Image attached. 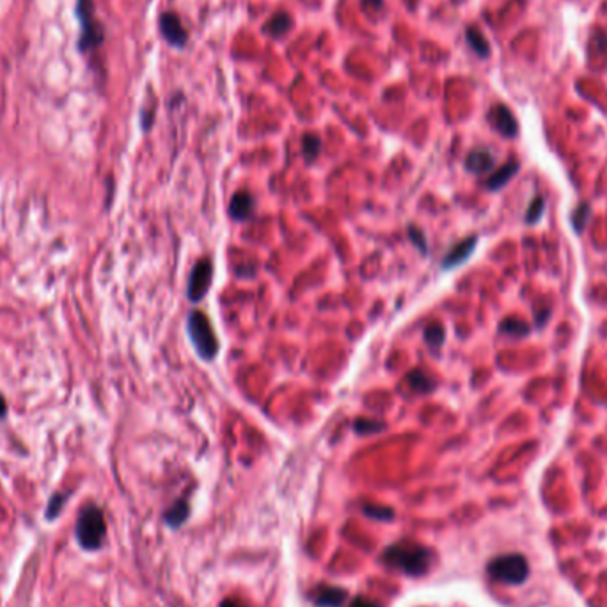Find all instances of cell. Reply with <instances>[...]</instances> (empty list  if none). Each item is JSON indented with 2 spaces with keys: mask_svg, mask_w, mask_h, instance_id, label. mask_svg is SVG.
<instances>
[{
  "mask_svg": "<svg viewBox=\"0 0 607 607\" xmlns=\"http://www.w3.org/2000/svg\"><path fill=\"white\" fill-rule=\"evenodd\" d=\"M350 607H380L377 602H373V600H368L363 599V596H359V599L353 600L352 603H350Z\"/></svg>",
  "mask_w": 607,
  "mask_h": 607,
  "instance_id": "cell-28",
  "label": "cell"
},
{
  "mask_svg": "<svg viewBox=\"0 0 607 607\" xmlns=\"http://www.w3.org/2000/svg\"><path fill=\"white\" fill-rule=\"evenodd\" d=\"M75 538L84 550H100L107 538V522L98 504L87 503L80 508L75 521Z\"/></svg>",
  "mask_w": 607,
  "mask_h": 607,
  "instance_id": "cell-3",
  "label": "cell"
},
{
  "mask_svg": "<svg viewBox=\"0 0 607 607\" xmlns=\"http://www.w3.org/2000/svg\"><path fill=\"white\" fill-rule=\"evenodd\" d=\"M159 29L167 45L174 48H183L188 41V33L185 30L181 18L173 11L162 13L159 18Z\"/></svg>",
  "mask_w": 607,
  "mask_h": 607,
  "instance_id": "cell-7",
  "label": "cell"
},
{
  "mask_svg": "<svg viewBox=\"0 0 607 607\" xmlns=\"http://www.w3.org/2000/svg\"><path fill=\"white\" fill-rule=\"evenodd\" d=\"M494 164H496V159H494L492 151L482 147V149H472L469 153L465 159V169L471 174H485L492 169Z\"/></svg>",
  "mask_w": 607,
  "mask_h": 607,
  "instance_id": "cell-10",
  "label": "cell"
},
{
  "mask_svg": "<svg viewBox=\"0 0 607 607\" xmlns=\"http://www.w3.org/2000/svg\"><path fill=\"white\" fill-rule=\"evenodd\" d=\"M407 382H409L410 387L416 392H419V395H428V392H431L435 389V382L421 370L410 371L409 377H407Z\"/></svg>",
  "mask_w": 607,
  "mask_h": 607,
  "instance_id": "cell-15",
  "label": "cell"
},
{
  "mask_svg": "<svg viewBox=\"0 0 607 607\" xmlns=\"http://www.w3.org/2000/svg\"><path fill=\"white\" fill-rule=\"evenodd\" d=\"M387 424L384 421L378 419H368V417H361L353 423V431L357 435H373V433H382L385 430Z\"/></svg>",
  "mask_w": 607,
  "mask_h": 607,
  "instance_id": "cell-18",
  "label": "cell"
},
{
  "mask_svg": "<svg viewBox=\"0 0 607 607\" xmlns=\"http://www.w3.org/2000/svg\"><path fill=\"white\" fill-rule=\"evenodd\" d=\"M291 29V18L286 13H279V15H273L268 22L263 25V33L266 36L273 38V40H279L283 38L288 30Z\"/></svg>",
  "mask_w": 607,
  "mask_h": 607,
  "instance_id": "cell-14",
  "label": "cell"
},
{
  "mask_svg": "<svg viewBox=\"0 0 607 607\" xmlns=\"http://www.w3.org/2000/svg\"><path fill=\"white\" fill-rule=\"evenodd\" d=\"M188 339L192 346L198 352V356L205 361H213L219 353V339H217L215 331L210 324L208 317L201 311H192L187 320Z\"/></svg>",
  "mask_w": 607,
  "mask_h": 607,
  "instance_id": "cell-4",
  "label": "cell"
},
{
  "mask_svg": "<svg viewBox=\"0 0 607 607\" xmlns=\"http://www.w3.org/2000/svg\"><path fill=\"white\" fill-rule=\"evenodd\" d=\"M361 4H363L364 11H382V8H384V0H361Z\"/></svg>",
  "mask_w": 607,
  "mask_h": 607,
  "instance_id": "cell-27",
  "label": "cell"
},
{
  "mask_svg": "<svg viewBox=\"0 0 607 607\" xmlns=\"http://www.w3.org/2000/svg\"><path fill=\"white\" fill-rule=\"evenodd\" d=\"M229 213L238 222H244V220L251 219L252 213H254V199H252V195L245 191L237 192V194L233 195V199H231Z\"/></svg>",
  "mask_w": 607,
  "mask_h": 607,
  "instance_id": "cell-11",
  "label": "cell"
},
{
  "mask_svg": "<svg viewBox=\"0 0 607 607\" xmlns=\"http://www.w3.org/2000/svg\"><path fill=\"white\" fill-rule=\"evenodd\" d=\"M320 137L314 135V133H306V135L302 137V153H304V159L310 164L313 162V160L320 155Z\"/></svg>",
  "mask_w": 607,
  "mask_h": 607,
  "instance_id": "cell-19",
  "label": "cell"
},
{
  "mask_svg": "<svg viewBox=\"0 0 607 607\" xmlns=\"http://www.w3.org/2000/svg\"><path fill=\"white\" fill-rule=\"evenodd\" d=\"M518 169H521V164L515 162V160L506 162L487 180V188H489V191H499V188H503L504 185L518 173Z\"/></svg>",
  "mask_w": 607,
  "mask_h": 607,
  "instance_id": "cell-13",
  "label": "cell"
},
{
  "mask_svg": "<svg viewBox=\"0 0 607 607\" xmlns=\"http://www.w3.org/2000/svg\"><path fill=\"white\" fill-rule=\"evenodd\" d=\"M465 36H467V43L469 47L475 50V54H478L480 57H489L490 54V47H489V41L485 40V36L482 34V30H478L476 27H469L467 33H465Z\"/></svg>",
  "mask_w": 607,
  "mask_h": 607,
  "instance_id": "cell-16",
  "label": "cell"
},
{
  "mask_svg": "<svg viewBox=\"0 0 607 607\" xmlns=\"http://www.w3.org/2000/svg\"><path fill=\"white\" fill-rule=\"evenodd\" d=\"M543 213H545V199H543L542 195H536V198H533V201L529 203L528 206V212H526V222L531 224V226L533 224L540 222Z\"/></svg>",
  "mask_w": 607,
  "mask_h": 607,
  "instance_id": "cell-23",
  "label": "cell"
},
{
  "mask_svg": "<svg viewBox=\"0 0 607 607\" xmlns=\"http://www.w3.org/2000/svg\"><path fill=\"white\" fill-rule=\"evenodd\" d=\"M476 245H478V237H467L462 242H458L457 245H453L451 251L444 256L442 259V268L444 270H453L457 266L464 265L469 258L475 252Z\"/></svg>",
  "mask_w": 607,
  "mask_h": 607,
  "instance_id": "cell-8",
  "label": "cell"
},
{
  "mask_svg": "<svg viewBox=\"0 0 607 607\" xmlns=\"http://www.w3.org/2000/svg\"><path fill=\"white\" fill-rule=\"evenodd\" d=\"M68 497H69L68 492L52 494V497L48 499V504H47V511H45V518H47V521H54V518H57L59 515H61Z\"/></svg>",
  "mask_w": 607,
  "mask_h": 607,
  "instance_id": "cell-20",
  "label": "cell"
},
{
  "mask_svg": "<svg viewBox=\"0 0 607 607\" xmlns=\"http://www.w3.org/2000/svg\"><path fill=\"white\" fill-rule=\"evenodd\" d=\"M75 18L79 23L76 52L86 61L89 72H93L98 80L100 76H103L101 50H103L107 33H105V25L96 15L94 0H75Z\"/></svg>",
  "mask_w": 607,
  "mask_h": 607,
  "instance_id": "cell-1",
  "label": "cell"
},
{
  "mask_svg": "<svg viewBox=\"0 0 607 607\" xmlns=\"http://www.w3.org/2000/svg\"><path fill=\"white\" fill-rule=\"evenodd\" d=\"M8 416V403H6L4 395L0 392V419H4Z\"/></svg>",
  "mask_w": 607,
  "mask_h": 607,
  "instance_id": "cell-29",
  "label": "cell"
},
{
  "mask_svg": "<svg viewBox=\"0 0 607 607\" xmlns=\"http://www.w3.org/2000/svg\"><path fill=\"white\" fill-rule=\"evenodd\" d=\"M220 607H242V606L238 602H234V600H224V602L220 603Z\"/></svg>",
  "mask_w": 607,
  "mask_h": 607,
  "instance_id": "cell-30",
  "label": "cell"
},
{
  "mask_svg": "<svg viewBox=\"0 0 607 607\" xmlns=\"http://www.w3.org/2000/svg\"><path fill=\"white\" fill-rule=\"evenodd\" d=\"M499 331L503 334L514 336V338H524V336L529 334V325L526 322L518 320V318H508V320L501 324Z\"/></svg>",
  "mask_w": 607,
  "mask_h": 607,
  "instance_id": "cell-21",
  "label": "cell"
},
{
  "mask_svg": "<svg viewBox=\"0 0 607 607\" xmlns=\"http://www.w3.org/2000/svg\"><path fill=\"white\" fill-rule=\"evenodd\" d=\"M444 339V327H442L441 324H437V322H433V324H430L424 329V341H426V345L430 346V348H441Z\"/></svg>",
  "mask_w": 607,
  "mask_h": 607,
  "instance_id": "cell-22",
  "label": "cell"
},
{
  "mask_svg": "<svg viewBox=\"0 0 607 607\" xmlns=\"http://www.w3.org/2000/svg\"><path fill=\"white\" fill-rule=\"evenodd\" d=\"M409 238H410V242H412L414 245H416L417 249H419L421 252H423V254H426L428 252V247H426V237H424V233L423 231L419 229V227H414V226H409Z\"/></svg>",
  "mask_w": 607,
  "mask_h": 607,
  "instance_id": "cell-26",
  "label": "cell"
},
{
  "mask_svg": "<svg viewBox=\"0 0 607 607\" xmlns=\"http://www.w3.org/2000/svg\"><path fill=\"white\" fill-rule=\"evenodd\" d=\"M489 121L492 123L494 130H497L503 137L511 139V137L517 135L518 123L506 105H496V107H492V110H490L489 114Z\"/></svg>",
  "mask_w": 607,
  "mask_h": 607,
  "instance_id": "cell-9",
  "label": "cell"
},
{
  "mask_svg": "<svg viewBox=\"0 0 607 607\" xmlns=\"http://www.w3.org/2000/svg\"><path fill=\"white\" fill-rule=\"evenodd\" d=\"M188 518V504L185 501H178L174 503L169 510L164 515V521L167 522V526L171 528H180L185 521Z\"/></svg>",
  "mask_w": 607,
  "mask_h": 607,
  "instance_id": "cell-17",
  "label": "cell"
},
{
  "mask_svg": "<svg viewBox=\"0 0 607 607\" xmlns=\"http://www.w3.org/2000/svg\"><path fill=\"white\" fill-rule=\"evenodd\" d=\"M346 600V591L341 588L325 586L313 595L314 606L318 607H341Z\"/></svg>",
  "mask_w": 607,
  "mask_h": 607,
  "instance_id": "cell-12",
  "label": "cell"
},
{
  "mask_svg": "<svg viewBox=\"0 0 607 607\" xmlns=\"http://www.w3.org/2000/svg\"><path fill=\"white\" fill-rule=\"evenodd\" d=\"M433 552L416 543H396L387 547L382 554V561L391 570H399L407 575H423L430 570Z\"/></svg>",
  "mask_w": 607,
  "mask_h": 607,
  "instance_id": "cell-2",
  "label": "cell"
},
{
  "mask_svg": "<svg viewBox=\"0 0 607 607\" xmlns=\"http://www.w3.org/2000/svg\"><path fill=\"white\" fill-rule=\"evenodd\" d=\"M589 215H591V208H589L588 205H579L577 210L574 212V215H572V224H574V229L577 231V233H582L586 227V224H588Z\"/></svg>",
  "mask_w": 607,
  "mask_h": 607,
  "instance_id": "cell-24",
  "label": "cell"
},
{
  "mask_svg": "<svg viewBox=\"0 0 607 607\" xmlns=\"http://www.w3.org/2000/svg\"><path fill=\"white\" fill-rule=\"evenodd\" d=\"M363 511L368 515V517L378 518V521H389V518L395 517V514H392L391 508L370 506V504H366V506H363Z\"/></svg>",
  "mask_w": 607,
  "mask_h": 607,
  "instance_id": "cell-25",
  "label": "cell"
},
{
  "mask_svg": "<svg viewBox=\"0 0 607 607\" xmlns=\"http://www.w3.org/2000/svg\"><path fill=\"white\" fill-rule=\"evenodd\" d=\"M487 572H489L490 579L503 584L518 586L528 579L529 575V563L522 554L510 552L497 556L487 565Z\"/></svg>",
  "mask_w": 607,
  "mask_h": 607,
  "instance_id": "cell-5",
  "label": "cell"
},
{
  "mask_svg": "<svg viewBox=\"0 0 607 607\" xmlns=\"http://www.w3.org/2000/svg\"><path fill=\"white\" fill-rule=\"evenodd\" d=\"M213 280V265L210 261V258L199 259L194 265V268L191 270V277H188V286H187V295L191 298V302L198 304L208 293L210 286H212Z\"/></svg>",
  "mask_w": 607,
  "mask_h": 607,
  "instance_id": "cell-6",
  "label": "cell"
}]
</instances>
